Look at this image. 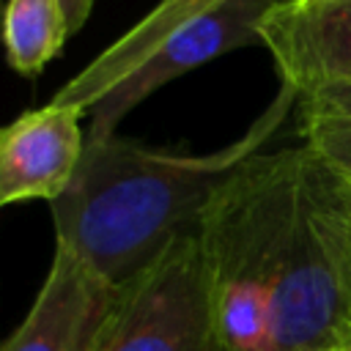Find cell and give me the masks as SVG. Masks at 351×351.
Listing matches in <instances>:
<instances>
[{"mask_svg":"<svg viewBox=\"0 0 351 351\" xmlns=\"http://www.w3.org/2000/svg\"><path fill=\"white\" fill-rule=\"evenodd\" d=\"M299 93L280 85L271 104L233 143L211 154L143 145L118 134L88 137L66 192L52 200L55 241L115 285L148 269L192 233L217 189L282 126Z\"/></svg>","mask_w":351,"mask_h":351,"instance_id":"6da1fadb","label":"cell"},{"mask_svg":"<svg viewBox=\"0 0 351 351\" xmlns=\"http://www.w3.org/2000/svg\"><path fill=\"white\" fill-rule=\"evenodd\" d=\"M307 148L261 151L211 197L197 239L228 351H269L271 302L296 211Z\"/></svg>","mask_w":351,"mask_h":351,"instance_id":"7a4b0ae2","label":"cell"},{"mask_svg":"<svg viewBox=\"0 0 351 351\" xmlns=\"http://www.w3.org/2000/svg\"><path fill=\"white\" fill-rule=\"evenodd\" d=\"M277 0H222L203 14L167 16L156 8L71 77L52 101L90 118L88 137L115 134L118 123L154 90L241 47L261 44V19Z\"/></svg>","mask_w":351,"mask_h":351,"instance_id":"3957f363","label":"cell"},{"mask_svg":"<svg viewBox=\"0 0 351 351\" xmlns=\"http://www.w3.org/2000/svg\"><path fill=\"white\" fill-rule=\"evenodd\" d=\"M351 318V214L340 181L307 151L271 302L269 351L346 346Z\"/></svg>","mask_w":351,"mask_h":351,"instance_id":"277c9868","label":"cell"},{"mask_svg":"<svg viewBox=\"0 0 351 351\" xmlns=\"http://www.w3.org/2000/svg\"><path fill=\"white\" fill-rule=\"evenodd\" d=\"M96 351H228L214 318L197 228L121 285Z\"/></svg>","mask_w":351,"mask_h":351,"instance_id":"5b68a950","label":"cell"},{"mask_svg":"<svg viewBox=\"0 0 351 351\" xmlns=\"http://www.w3.org/2000/svg\"><path fill=\"white\" fill-rule=\"evenodd\" d=\"M118 299L121 285L55 241L49 271L3 351H96Z\"/></svg>","mask_w":351,"mask_h":351,"instance_id":"8992f818","label":"cell"},{"mask_svg":"<svg viewBox=\"0 0 351 351\" xmlns=\"http://www.w3.org/2000/svg\"><path fill=\"white\" fill-rule=\"evenodd\" d=\"M261 47L299 96L351 82V0H277L261 19Z\"/></svg>","mask_w":351,"mask_h":351,"instance_id":"52a82bcc","label":"cell"},{"mask_svg":"<svg viewBox=\"0 0 351 351\" xmlns=\"http://www.w3.org/2000/svg\"><path fill=\"white\" fill-rule=\"evenodd\" d=\"M82 110L49 101L16 115L0 132V203L58 200L71 184L85 134Z\"/></svg>","mask_w":351,"mask_h":351,"instance_id":"ba28073f","label":"cell"},{"mask_svg":"<svg viewBox=\"0 0 351 351\" xmlns=\"http://www.w3.org/2000/svg\"><path fill=\"white\" fill-rule=\"evenodd\" d=\"M71 36L63 0H8L3 16L5 55L14 71L36 77Z\"/></svg>","mask_w":351,"mask_h":351,"instance_id":"9c48e42d","label":"cell"},{"mask_svg":"<svg viewBox=\"0 0 351 351\" xmlns=\"http://www.w3.org/2000/svg\"><path fill=\"white\" fill-rule=\"evenodd\" d=\"M302 145L346 186H351V121H299Z\"/></svg>","mask_w":351,"mask_h":351,"instance_id":"30bf717a","label":"cell"},{"mask_svg":"<svg viewBox=\"0 0 351 351\" xmlns=\"http://www.w3.org/2000/svg\"><path fill=\"white\" fill-rule=\"evenodd\" d=\"M299 121H351V82L299 96Z\"/></svg>","mask_w":351,"mask_h":351,"instance_id":"8fae6325","label":"cell"},{"mask_svg":"<svg viewBox=\"0 0 351 351\" xmlns=\"http://www.w3.org/2000/svg\"><path fill=\"white\" fill-rule=\"evenodd\" d=\"M93 3H96V0H63V8H66V16H69V30H71V36L88 22Z\"/></svg>","mask_w":351,"mask_h":351,"instance_id":"7c38bea8","label":"cell"},{"mask_svg":"<svg viewBox=\"0 0 351 351\" xmlns=\"http://www.w3.org/2000/svg\"><path fill=\"white\" fill-rule=\"evenodd\" d=\"M340 192H343V200H346V208H348V214H351V186H346V184H340Z\"/></svg>","mask_w":351,"mask_h":351,"instance_id":"4fadbf2b","label":"cell"},{"mask_svg":"<svg viewBox=\"0 0 351 351\" xmlns=\"http://www.w3.org/2000/svg\"><path fill=\"white\" fill-rule=\"evenodd\" d=\"M313 351H346V346H332V348H313Z\"/></svg>","mask_w":351,"mask_h":351,"instance_id":"5bb4252c","label":"cell"},{"mask_svg":"<svg viewBox=\"0 0 351 351\" xmlns=\"http://www.w3.org/2000/svg\"><path fill=\"white\" fill-rule=\"evenodd\" d=\"M346 346H351V318H348V332H346Z\"/></svg>","mask_w":351,"mask_h":351,"instance_id":"9a60e30c","label":"cell"},{"mask_svg":"<svg viewBox=\"0 0 351 351\" xmlns=\"http://www.w3.org/2000/svg\"><path fill=\"white\" fill-rule=\"evenodd\" d=\"M346 351H351V346H346Z\"/></svg>","mask_w":351,"mask_h":351,"instance_id":"2e32d148","label":"cell"}]
</instances>
